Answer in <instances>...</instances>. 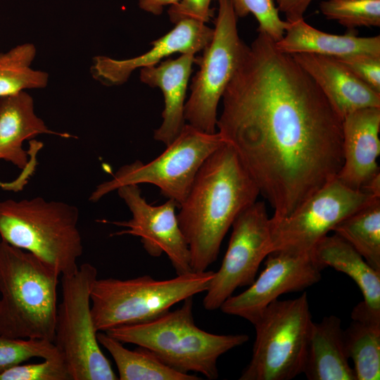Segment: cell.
Returning a JSON list of instances; mask_svg holds the SVG:
<instances>
[{"mask_svg":"<svg viewBox=\"0 0 380 380\" xmlns=\"http://www.w3.org/2000/svg\"><path fill=\"white\" fill-rule=\"evenodd\" d=\"M222 99L218 132L271 205L272 218L289 216L337 177L343 119L268 35L246 44Z\"/></svg>","mask_w":380,"mask_h":380,"instance_id":"cell-1","label":"cell"},{"mask_svg":"<svg viewBox=\"0 0 380 380\" xmlns=\"http://www.w3.org/2000/svg\"><path fill=\"white\" fill-rule=\"evenodd\" d=\"M259 189L227 142L199 169L177 215L194 272L206 271L236 217L257 201Z\"/></svg>","mask_w":380,"mask_h":380,"instance_id":"cell-2","label":"cell"},{"mask_svg":"<svg viewBox=\"0 0 380 380\" xmlns=\"http://www.w3.org/2000/svg\"><path fill=\"white\" fill-rule=\"evenodd\" d=\"M60 273L32 253L0 242V336L54 342Z\"/></svg>","mask_w":380,"mask_h":380,"instance_id":"cell-3","label":"cell"},{"mask_svg":"<svg viewBox=\"0 0 380 380\" xmlns=\"http://www.w3.org/2000/svg\"><path fill=\"white\" fill-rule=\"evenodd\" d=\"M106 332L121 343L142 346L170 367L186 374L218 378V358L246 343V334L222 335L205 331L195 324L193 297L183 305L147 322L121 325Z\"/></svg>","mask_w":380,"mask_h":380,"instance_id":"cell-4","label":"cell"},{"mask_svg":"<svg viewBox=\"0 0 380 380\" xmlns=\"http://www.w3.org/2000/svg\"><path fill=\"white\" fill-rule=\"evenodd\" d=\"M79 215L75 205L41 196L0 201V236L32 253L61 276L70 275L77 270L84 251Z\"/></svg>","mask_w":380,"mask_h":380,"instance_id":"cell-5","label":"cell"},{"mask_svg":"<svg viewBox=\"0 0 380 380\" xmlns=\"http://www.w3.org/2000/svg\"><path fill=\"white\" fill-rule=\"evenodd\" d=\"M214 271L191 272L170 279L149 275L129 279H96L91 291V311L98 331L153 319L175 304L205 292Z\"/></svg>","mask_w":380,"mask_h":380,"instance_id":"cell-6","label":"cell"},{"mask_svg":"<svg viewBox=\"0 0 380 380\" xmlns=\"http://www.w3.org/2000/svg\"><path fill=\"white\" fill-rule=\"evenodd\" d=\"M89 262L62 276V299L58 305L54 344L71 380H116L110 362L100 348L91 311V291L97 277Z\"/></svg>","mask_w":380,"mask_h":380,"instance_id":"cell-7","label":"cell"},{"mask_svg":"<svg viewBox=\"0 0 380 380\" xmlns=\"http://www.w3.org/2000/svg\"><path fill=\"white\" fill-rule=\"evenodd\" d=\"M312 322L306 293L270 303L253 323L252 357L239 379L290 380L303 373Z\"/></svg>","mask_w":380,"mask_h":380,"instance_id":"cell-8","label":"cell"},{"mask_svg":"<svg viewBox=\"0 0 380 380\" xmlns=\"http://www.w3.org/2000/svg\"><path fill=\"white\" fill-rule=\"evenodd\" d=\"M226 143L217 132L206 133L186 123L166 149L153 160H136L120 167L109 180L98 184L89 200L96 203L119 187L151 184L178 206L184 201L205 160Z\"/></svg>","mask_w":380,"mask_h":380,"instance_id":"cell-9","label":"cell"},{"mask_svg":"<svg viewBox=\"0 0 380 380\" xmlns=\"http://www.w3.org/2000/svg\"><path fill=\"white\" fill-rule=\"evenodd\" d=\"M217 1L213 34L202 56L196 58L199 70L192 80L191 95L184 106L185 121L210 134L216 132L219 101L246 46L239 35L238 17L231 0Z\"/></svg>","mask_w":380,"mask_h":380,"instance_id":"cell-10","label":"cell"},{"mask_svg":"<svg viewBox=\"0 0 380 380\" xmlns=\"http://www.w3.org/2000/svg\"><path fill=\"white\" fill-rule=\"evenodd\" d=\"M376 198L380 197L353 189L334 179L289 216L270 218L271 252L312 253L317 242L336 224Z\"/></svg>","mask_w":380,"mask_h":380,"instance_id":"cell-11","label":"cell"},{"mask_svg":"<svg viewBox=\"0 0 380 380\" xmlns=\"http://www.w3.org/2000/svg\"><path fill=\"white\" fill-rule=\"evenodd\" d=\"M220 267L214 272L203 298L205 310L212 311L239 287L255 279L261 262L270 253V217L264 202L255 201L236 217Z\"/></svg>","mask_w":380,"mask_h":380,"instance_id":"cell-12","label":"cell"},{"mask_svg":"<svg viewBox=\"0 0 380 380\" xmlns=\"http://www.w3.org/2000/svg\"><path fill=\"white\" fill-rule=\"evenodd\" d=\"M116 191L130 210L132 217L127 221L103 220L124 228L112 235L139 237L143 248L151 256L166 254L177 275L193 272L189 246L175 213L177 203L167 199L159 205H150L142 196L138 184L122 186Z\"/></svg>","mask_w":380,"mask_h":380,"instance_id":"cell-13","label":"cell"},{"mask_svg":"<svg viewBox=\"0 0 380 380\" xmlns=\"http://www.w3.org/2000/svg\"><path fill=\"white\" fill-rule=\"evenodd\" d=\"M322 270L312 253L272 251L266 257L265 268L259 277L246 290L228 298L220 309L253 324L279 296L300 291L317 283Z\"/></svg>","mask_w":380,"mask_h":380,"instance_id":"cell-14","label":"cell"},{"mask_svg":"<svg viewBox=\"0 0 380 380\" xmlns=\"http://www.w3.org/2000/svg\"><path fill=\"white\" fill-rule=\"evenodd\" d=\"M205 24L194 19L182 20L169 32L151 42L153 47L149 51L132 58L118 60L95 56L90 68L91 75L106 86L120 85L137 68L156 65L175 53L195 54L212 39L213 29Z\"/></svg>","mask_w":380,"mask_h":380,"instance_id":"cell-15","label":"cell"},{"mask_svg":"<svg viewBox=\"0 0 380 380\" xmlns=\"http://www.w3.org/2000/svg\"><path fill=\"white\" fill-rule=\"evenodd\" d=\"M380 108L355 110L343 119V162L337 179L346 186L361 190L379 173Z\"/></svg>","mask_w":380,"mask_h":380,"instance_id":"cell-16","label":"cell"},{"mask_svg":"<svg viewBox=\"0 0 380 380\" xmlns=\"http://www.w3.org/2000/svg\"><path fill=\"white\" fill-rule=\"evenodd\" d=\"M343 119L365 108H380V93L353 74L336 58L310 53L292 54Z\"/></svg>","mask_w":380,"mask_h":380,"instance_id":"cell-17","label":"cell"},{"mask_svg":"<svg viewBox=\"0 0 380 380\" xmlns=\"http://www.w3.org/2000/svg\"><path fill=\"white\" fill-rule=\"evenodd\" d=\"M196 57L184 53L159 65L141 68L140 80L151 87H158L164 96L163 122L154 132V139L166 146L172 142L186 124L185 97Z\"/></svg>","mask_w":380,"mask_h":380,"instance_id":"cell-18","label":"cell"},{"mask_svg":"<svg viewBox=\"0 0 380 380\" xmlns=\"http://www.w3.org/2000/svg\"><path fill=\"white\" fill-rule=\"evenodd\" d=\"M76 138L66 132L53 131L34 113L32 97L25 91L0 98V160L23 170L28 164V151L23 142L39 134Z\"/></svg>","mask_w":380,"mask_h":380,"instance_id":"cell-19","label":"cell"},{"mask_svg":"<svg viewBox=\"0 0 380 380\" xmlns=\"http://www.w3.org/2000/svg\"><path fill=\"white\" fill-rule=\"evenodd\" d=\"M303 373L309 380H356L339 317L330 315L312 322Z\"/></svg>","mask_w":380,"mask_h":380,"instance_id":"cell-20","label":"cell"},{"mask_svg":"<svg viewBox=\"0 0 380 380\" xmlns=\"http://www.w3.org/2000/svg\"><path fill=\"white\" fill-rule=\"evenodd\" d=\"M289 54L310 53L334 58L357 53L380 56V36L359 37L357 30L334 34L317 30L304 19L289 23L283 37L275 42Z\"/></svg>","mask_w":380,"mask_h":380,"instance_id":"cell-21","label":"cell"},{"mask_svg":"<svg viewBox=\"0 0 380 380\" xmlns=\"http://www.w3.org/2000/svg\"><path fill=\"white\" fill-rule=\"evenodd\" d=\"M312 256L322 270L331 267L349 276L360 288L365 304L380 314V271L372 267L350 243L336 234L326 235L315 246Z\"/></svg>","mask_w":380,"mask_h":380,"instance_id":"cell-22","label":"cell"},{"mask_svg":"<svg viewBox=\"0 0 380 380\" xmlns=\"http://www.w3.org/2000/svg\"><path fill=\"white\" fill-rule=\"evenodd\" d=\"M352 322L343 330L346 349L353 362L356 380L380 378V314L359 303L353 308Z\"/></svg>","mask_w":380,"mask_h":380,"instance_id":"cell-23","label":"cell"},{"mask_svg":"<svg viewBox=\"0 0 380 380\" xmlns=\"http://www.w3.org/2000/svg\"><path fill=\"white\" fill-rule=\"evenodd\" d=\"M98 341L111 355L120 380H199L194 374L178 372L163 363L151 351L139 346L134 350L104 331H98Z\"/></svg>","mask_w":380,"mask_h":380,"instance_id":"cell-24","label":"cell"},{"mask_svg":"<svg viewBox=\"0 0 380 380\" xmlns=\"http://www.w3.org/2000/svg\"><path fill=\"white\" fill-rule=\"evenodd\" d=\"M332 231L350 243L372 267L380 271V198L344 218Z\"/></svg>","mask_w":380,"mask_h":380,"instance_id":"cell-25","label":"cell"},{"mask_svg":"<svg viewBox=\"0 0 380 380\" xmlns=\"http://www.w3.org/2000/svg\"><path fill=\"white\" fill-rule=\"evenodd\" d=\"M35 56L36 48L31 43L0 53V98L47 86L49 74L31 68Z\"/></svg>","mask_w":380,"mask_h":380,"instance_id":"cell-26","label":"cell"},{"mask_svg":"<svg viewBox=\"0 0 380 380\" xmlns=\"http://www.w3.org/2000/svg\"><path fill=\"white\" fill-rule=\"evenodd\" d=\"M319 8L327 19L336 20L347 30L380 26V0H324Z\"/></svg>","mask_w":380,"mask_h":380,"instance_id":"cell-27","label":"cell"},{"mask_svg":"<svg viewBox=\"0 0 380 380\" xmlns=\"http://www.w3.org/2000/svg\"><path fill=\"white\" fill-rule=\"evenodd\" d=\"M60 355L54 343L47 340L0 336V374L33 357L44 360Z\"/></svg>","mask_w":380,"mask_h":380,"instance_id":"cell-28","label":"cell"},{"mask_svg":"<svg viewBox=\"0 0 380 380\" xmlns=\"http://www.w3.org/2000/svg\"><path fill=\"white\" fill-rule=\"evenodd\" d=\"M238 18L253 14L258 23V31L268 35L275 42L280 40L288 22L282 20L274 0H231Z\"/></svg>","mask_w":380,"mask_h":380,"instance_id":"cell-29","label":"cell"},{"mask_svg":"<svg viewBox=\"0 0 380 380\" xmlns=\"http://www.w3.org/2000/svg\"><path fill=\"white\" fill-rule=\"evenodd\" d=\"M0 380H71L61 355L43 362L20 364L0 374Z\"/></svg>","mask_w":380,"mask_h":380,"instance_id":"cell-30","label":"cell"},{"mask_svg":"<svg viewBox=\"0 0 380 380\" xmlns=\"http://www.w3.org/2000/svg\"><path fill=\"white\" fill-rule=\"evenodd\" d=\"M336 58L357 77L380 93V56L357 53Z\"/></svg>","mask_w":380,"mask_h":380,"instance_id":"cell-31","label":"cell"},{"mask_svg":"<svg viewBox=\"0 0 380 380\" xmlns=\"http://www.w3.org/2000/svg\"><path fill=\"white\" fill-rule=\"evenodd\" d=\"M213 0H179L168 10L170 21L176 24L184 19H194L204 23L210 21L213 11L210 4Z\"/></svg>","mask_w":380,"mask_h":380,"instance_id":"cell-32","label":"cell"},{"mask_svg":"<svg viewBox=\"0 0 380 380\" xmlns=\"http://www.w3.org/2000/svg\"><path fill=\"white\" fill-rule=\"evenodd\" d=\"M312 0H275L276 6L284 13L286 21L304 19L303 15Z\"/></svg>","mask_w":380,"mask_h":380,"instance_id":"cell-33","label":"cell"},{"mask_svg":"<svg viewBox=\"0 0 380 380\" xmlns=\"http://www.w3.org/2000/svg\"><path fill=\"white\" fill-rule=\"evenodd\" d=\"M179 0H138L141 9L149 13L159 15L167 6H175Z\"/></svg>","mask_w":380,"mask_h":380,"instance_id":"cell-34","label":"cell"},{"mask_svg":"<svg viewBox=\"0 0 380 380\" xmlns=\"http://www.w3.org/2000/svg\"><path fill=\"white\" fill-rule=\"evenodd\" d=\"M4 182H1V181H0V187H1V188L2 186H3V184H4L3 183H4Z\"/></svg>","mask_w":380,"mask_h":380,"instance_id":"cell-35","label":"cell"}]
</instances>
